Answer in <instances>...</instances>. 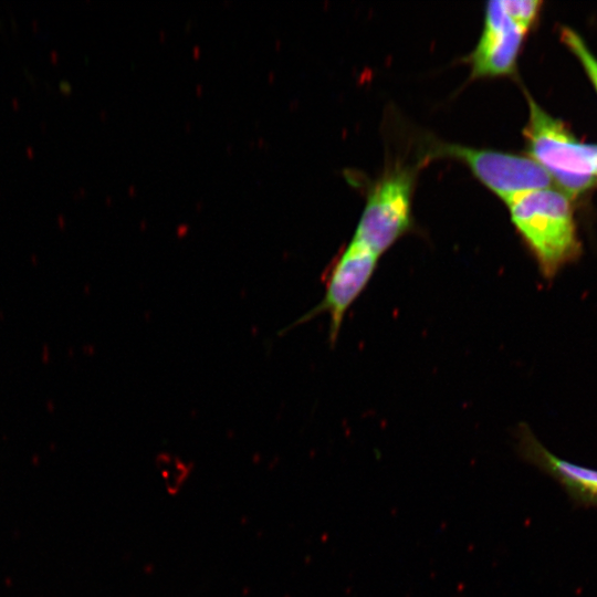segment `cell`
Instances as JSON below:
<instances>
[{
  "label": "cell",
  "instance_id": "cell-1",
  "mask_svg": "<svg viewBox=\"0 0 597 597\" xmlns=\"http://www.w3.org/2000/svg\"><path fill=\"white\" fill-rule=\"evenodd\" d=\"M511 221L534 256L542 276L554 277L580 253L569 197L551 187L505 201Z\"/></svg>",
  "mask_w": 597,
  "mask_h": 597
},
{
  "label": "cell",
  "instance_id": "cell-2",
  "mask_svg": "<svg viewBox=\"0 0 597 597\" xmlns=\"http://www.w3.org/2000/svg\"><path fill=\"white\" fill-rule=\"evenodd\" d=\"M524 128L530 157L559 186L575 197L597 182V145L575 139L564 123L546 113L531 96Z\"/></svg>",
  "mask_w": 597,
  "mask_h": 597
},
{
  "label": "cell",
  "instance_id": "cell-3",
  "mask_svg": "<svg viewBox=\"0 0 597 597\" xmlns=\"http://www.w3.org/2000/svg\"><path fill=\"white\" fill-rule=\"evenodd\" d=\"M413 177L406 168H395L370 189L353 240L378 256L400 239L411 226Z\"/></svg>",
  "mask_w": 597,
  "mask_h": 597
},
{
  "label": "cell",
  "instance_id": "cell-4",
  "mask_svg": "<svg viewBox=\"0 0 597 597\" xmlns=\"http://www.w3.org/2000/svg\"><path fill=\"white\" fill-rule=\"evenodd\" d=\"M439 155L459 159L492 192L507 199L553 185L548 174L531 157L461 145H440Z\"/></svg>",
  "mask_w": 597,
  "mask_h": 597
},
{
  "label": "cell",
  "instance_id": "cell-5",
  "mask_svg": "<svg viewBox=\"0 0 597 597\" xmlns=\"http://www.w3.org/2000/svg\"><path fill=\"white\" fill-rule=\"evenodd\" d=\"M379 258L371 250L355 240L341 251L325 275V294L322 301L287 328L327 313L329 316L328 339L337 341L343 320L352 304L358 298L371 280Z\"/></svg>",
  "mask_w": 597,
  "mask_h": 597
},
{
  "label": "cell",
  "instance_id": "cell-6",
  "mask_svg": "<svg viewBox=\"0 0 597 597\" xmlns=\"http://www.w3.org/2000/svg\"><path fill=\"white\" fill-rule=\"evenodd\" d=\"M525 32L505 12L502 1L485 8L480 40L469 56L472 77H492L513 72Z\"/></svg>",
  "mask_w": 597,
  "mask_h": 597
},
{
  "label": "cell",
  "instance_id": "cell-7",
  "mask_svg": "<svg viewBox=\"0 0 597 597\" xmlns=\"http://www.w3.org/2000/svg\"><path fill=\"white\" fill-rule=\"evenodd\" d=\"M517 442L521 457L555 479L576 503L597 506V470L556 457L526 425L519 427Z\"/></svg>",
  "mask_w": 597,
  "mask_h": 597
},
{
  "label": "cell",
  "instance_id": "cell-8",
  "mask_svg": "<svg viewBox=\"0 0 597 597\" xmlns=\"http://www.w3.org/2000/svg\"><path fill=\"white\" fill-rule=\"evenodd\" d=\"M562 39L583 65L588 78L597 92V59L587 48L583 39L572 29L564 28Z\"/></svg>",
  "mask_w": 597,
  "mask_h": 597
},
{
  "label": "cell",
  "instance_id": "cell-9",
  "mask_svg": "<svg viewBox=\"0 0 597 597\" xmlns=\"http://www.w3.org/2000/svg\"><path fill=\"white\" fill-rule=\"evenodd\" d=\"M503 8L510 19L525 33L532 27L541 8L537 0H504Z\"/></svg>",
  "mask_w": 597,
  "mask_h": 597
}]
</instances>
